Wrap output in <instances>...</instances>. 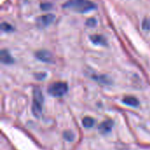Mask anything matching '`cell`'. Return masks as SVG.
I'll use <instances>...</instances> for the list:
<instances>
[{"mask_svg":"<svg viewBox=\"0 0 150 150\" xmlns=\"http://www.w3.org/2000/svg\"><path fill=\"white\" fill-rule=\"evenodd\" d=\"M62 7L76 12L84 13L96 9V4L90 0H69L66 2Z\"/></svg>","mask_w":150,"mask_h":150,"instance_id":"6da1fadb","label":"cell"},{"mask_svg":"<svg viewBox=\"0 0 150 150\" xmlns=\"http://www.w3.org/2000/svg\"><path fill=\"white\" fill-rule=\"evenodd\" d=\"M54 20V16L53 14H47L37 18V23L40 26H47Z\"/></svg>","mask_w":150,"mask_h":150,"instance_id":"5b68a950","label":"cell"},{"mask_svg":"<svg viewBox=\"0 0 150 150\" xmlns=\"http://www.w3.org/2000/svg\"><path fill=\"white\" fill-rule=\"evenodd\" d=\"M92 78L103 84H110L111 83V80L106 76H93Z\"/></svg>","mask_w":150,"mask_h":150,"instance_id":"30bf717a","label":"cell"},{"mask_svg":"<svg viewBox=\"0 0 150 150\" xmlns=\"http://www.w3.org/2000/svg\"><path fill=\"white\" fill-rule=\"evenodd\" d=\"M142 28L144 30H149L150 29V20L145 18L142 22Z\"/></svg>","mask_w":150,"mask_h":150,"instance_id":"5bb4252c","label":"cell"},{"mask_svg":"<svg viewBox=\"0 0 150 150\" xmlns=\"http://www.w3.org/2000/svg\"><path fill=\"white\" fill-rule=\"evenodd\" d=\"M94 124H95V120H94V119H92L91 117H85L83 120V126L85 128H91L94 126Z\"/></svg>","mask_w":150,"mask_h":150,"instance_id":"8fae6325","label":"cell"},{"mask_svg":"<svg viewBox=\"0 0 150 150\" xmlns=\"http://www.w3.org/2000/svg\"><path fill=\"white\" fill-rule=\"evenodd\" d=\"M1 62L4 64H12L14 62V60L7 50L3 49L1 51Z\"/></svg>","mask_w":150,"mask_h":150,"instance_id":"52a82bcc","label":"cell"},{"mask_svg":"<svg viewBox=\"0 0 150 150\" xmlns=\"http://www.w3.org/2000/svg\"><path fill=\"white\" fill-rule=\"evenodd\" d=\"M35 77H36L38 80H42L43 78H45V77H46V74H45V73L36 74V75H35Z\"/></svg>","mask_w":150,"mask_h":150,"instance_id":"2e32d148","label":"cell"},{"mask_svg":"<svg viewBox=\"0 0 150 150\" xmlns=\"http://www.w3.org/2000/svg\"><path fill=\"white\" fill-rule=\"evenodd\" d=\"M86 24L89 26H94L96 25V20H95V18H89Z\"/></svg>","mask_w":150,"mask_h":150,"instance_id":"9a60e30c","label":"cell"},{"mask_svg":"<svg viewBox=\"0 0 150 150\" xmlns=\"http://www.w3.org/2000/svg\"><path fill=\"white\" fill-rule=\"evenodd\" d=\"M112 126H113V121L111 120H105L103 121L99 127H98V130L101 134H106L108 133L111 132L112 128Z\"/></svg>","mask_w":150,"mask_h":150,"instance_id":"8992f818","label":"cell"},{"mask_svg":"<svg viewBox=\"0 0 150 150\" xmlns=\"http://www.w3.org/2000/svg\"><path fill=\"white\" fill-rule=\"evenodd\" d=\"M43 103L44 97L39 87H35L33 91V105H32V112L34 117L40 118L42 110H43Z\"/></svg>","mask_w":150,"mask_h":150,"instance_id":"7a4b0ae2","label":"cell"},{"mask_svg":"<svg viewBox=\"0 0 150 150\" xmlns=\"http://www.w3.org/2000/svg\"><path fill=\"white\" fill-rule=\"evenodd\" d=\"M63 138L68 142H72L75 139V134L71 131H65L63 133Z\"/></svg>","mask_w":150,"mask_h":150,"instance_id":"7c38bea8","label":"cell"},{"mask_svg":"<svg viewBox=\"0 0 150 150\" xmlns=\"http://www.w3.org/2000/svg\"><path fill=\"white\" fill-rule=\"evenodd\" d=\"M122 102L125 104V105H127L129 106H132V107H137L139 105V100L134 98V97H131V96H127V97H125L122 100Z\"/></svg>","mask_w":150,"mask_h":150,"instance_id":"ba28073f","label":"cell"},{"mask_svg":"<svg viewBox=\"0 0 150 150\" xmlns=\"http://www.w3.org/2000/svg\"><path fill=\"white\" fill-rule=\"evenodd\" d=\"M68 84L66 83H62V82H57V83H52L47 90V92L54 97V98H60L64 96L67 92H68Z\"/></svg>","mask_w":150,"mask_h":150,"instance_id":"3957f363","label":"cell"},{"mask_svg":"<svg viewBox=\"0 0 150 150\" xmlns=\"http://www.w3.org/2000/svg\"><path fill=\"white\" fill-rule=\"evenodd\" d=\"M49 8H50L49 4H41V9H43V10H47V9H49Z\"/></svg>","mask_w":150,"mask_h":150,"instance_id":"e0dca14e","label":"cell"},{"mask_svg":"<svg viewBox=\"0 0 150 150\" xmlns=\"http://www.w3.org/2000/svg\"><path fill=\"white\" fill-rule=\"evenodd\" d=\"M92 43L96 44V45H103L105 46L106 44V40L102 36V35H99V34H94V35H91L90 37Z\"/></svg>","mask_w":150,"mask_h":150,"instance_id":"9c48e42d","label":"cell"},{"mask_svg":"<svg viewBox=\"0 0 150 150\" xmlns=\"http://www.w3.org/2000/svg\"><path fill=\"white\" fill-rule=\"evenodd\" d=\"M1 27H2V30L3 31H5V32H10V31L12 30L11 25H9V24H7V23H3L2 25H1Z\"/></svg>","mask_w":150,"mask_h":150,"instance_id":"4fadbf2b","label":"cell"},{"mask_svg":"<svg viewBox=\"0 0 150 150\" xmlns=\"http://www.w3.org/2000/svg\"><path fill=\"white\" fill-rule=\"evenodd\" d=\"M35 56L38 60L43 62H47V63H52L54 62L53 59V55L51 54L50 52L47 51V50H40L35 54Z\"/></svg>","mask_w":150,"mask_h":150,"instance_id":"277c9868","label":"cell"}]
</instances>
